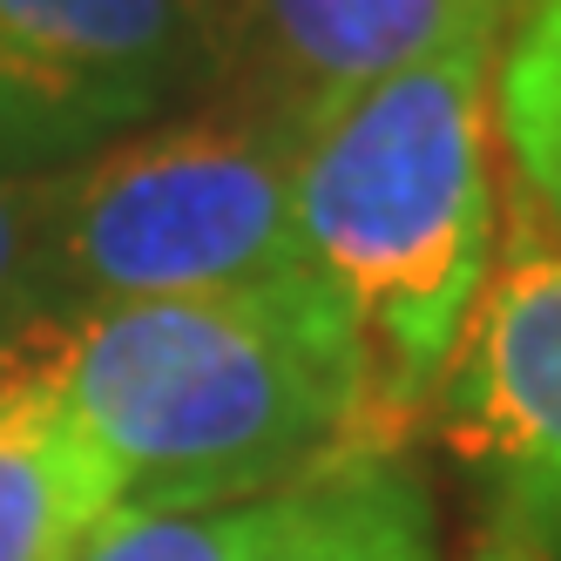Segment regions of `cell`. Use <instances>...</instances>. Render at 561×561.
Masks as SVG:
<instances>
[{
    "instance_id": "2",
    "label": "cell",
    "mask_w": 561,
    "mask_h": 561,
    "mask_svg": "<svg viewBox=\"0 0 561 561\" xmlns=\"http://www.w3.org/2000/svg\"><path fill=\"white\" fill-rule=\"evenodd\" d=\"M494 48L501 34H467L345 95L298 136V257L358 332L379 454H399L433 413L494 271Z\"/></svg>"
},
{
    "instance_id": "7",
    "label": "cell",
    "mask_w": 561,
    "mask_h": 561,
    "mask_svg": "<svg viewBox=\"0 0 561 561\" xmlns=\"http://www.w3.org/2000/svg\"><path fill=\"white\" fill-rule=\"evenodd\" d=\"M507 0H264L251 42L257 115L311 129L345 95L386 82L467 34H501Z\"/></svg>"
},
{
    "instance_id": "1",
    "label": "cell",
    "mask_w": 561,
    "mask_h": 561,
    "mask_svg": "<svg viewBox=\"0 0 561 561\" xmlns=\"http://www.w3.org/2000/svg\"><path fill=\"white\" fill-rule=\"evenodd\" d=\"M68 407L123 473V507H217L379 454L366 352L311 271L244 291L48 318Z\"/></svg>"
},
{
    "instance_id": "8",
    "label": "cell",
    "mask_w": 561,
    "mask_h": 561,
    "mask_svg": "<svg viewBox=\"0 0 561 561\" xmlns=\"http://www.w3.org/2000/svg\"><path fill=\"white\" fill-rule=\"evenodd\" d=\"M123 514V473L68 407L48 318L0 345V561H82Z\"/></svg>"
},
{
    "instance_id": "5",
    "label": "cell",
    "mask_w": 561,
    "mask_h": 561,
    "mask_svg": "<svg viewBox=\"0 0 561 561\" xmlns=\"http://www.w3.org/2000/svg\"><path fill=\"white\" fill-rule=\"evenodd\" d=\"M433 426L488 480L514 535L561 541V244H514L488 271Z\"/></svg>"
},
{
    "instance_id": "6",
    "label": "cell",
    "mask_w": 561,
    "mask_h": 561,
    "mask_svg": "<svg viewBox=\"0 0 561 561\" xmlns=\"http://www.w3.org/2000/svg\"><path fill=\"white\" fill-rule=\"evenodd\" d=\"M82 561H433V507L399 454H345L217 507H123Z\"/></svg>"
},
{
    "instance_id": "11",
    "label": "cell",
    "mask_w": 561,
    "mask_h": 561,
    "mask_svg": "<svg viewBox=\"0 0 561 561\" xmlns=\"http://www.w3.org/2000/svg\"><path fill=\"white\" fill-rule=\"evenodd\" d=\"M196 55H204V75H244L251 68V42H257V8L264 0H176Z\"/></svg>"
},
{
    "instance_id": "9",
    "label": "cell",
    "mask_w": 561,
    "mask_h": 561,
    "mask_svg": "<svg viewBox=\"0 0 561 561\" xmlns=\"http://www.w3.org/2000/svg\"><path fill=\"white\" fill-rule=\"evenodd\" d=\"M494 61V123L514 183L561 237V0H528Z\"/></svg>"
},
{
    "instance_id": "10",
    "label": "cell",
    "mask_w": 561,
    "mask_h": 561,
    "mask_svg": "<svg viewBox=\"0 0 561 561\" xmlns=\"http://www.w3.org/2000/svg\"><path fill=\"white\" fill-rule=\"evenodd\" d=\"M55 176L61 170H0V345L21 339L55 305Z\"/></svg>"
},
{
    "instance_id": "4",
    "label": "cell",
    "mask_w": 561,
    "mask_h": 561,
    "mask_svg": "<svg viewBox=\"0 0 561 561\" xmlns=\"http://www.w3.org/2000/svg\"><path fill=\"white\" fill-rule=\"evenodd\" d=\"M204 75L176 0H0V170H68Z\"/></svg>"
},
{
    "instance_id": "3",
    "label": "cell",
    "mask_w": 561,
    "mask_h": 561,
    "mask_svg": "<svg viewBox=\"0 0 561 561\" xmlns=\"http://www.w3.org/2000/svg\"><path fill=\"white\" fill-rule=\"evenodd\" d=\"M298 129L204 115L123 136L55 176V305L196 298L298 277L291 224Z\"/></svg>"
},
{
    "instance_id": "12",
    "label": "cell",
    "mask_w": 561,
    "mask_h": 561,
    "mask_svg": "<svg viewBox=\"0 0 561 561\" xmlns=\"http://www.w3.org/2000/svg\"><path fill=\"white\" fill-rule=\"evenodd\" d=\"M494 561H514V554H494Z\"/></svg>"
}]
</instances>
